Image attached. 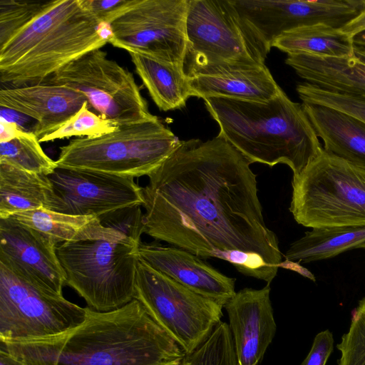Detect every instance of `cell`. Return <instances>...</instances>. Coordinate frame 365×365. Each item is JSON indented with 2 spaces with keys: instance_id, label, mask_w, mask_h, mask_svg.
<instances>
[{
  "instance_id": "cell-33",
  "label": "cell",
  "mask_w": 365,
  "mask_h": 365,
  "mask_svg": "<svg viewBox=\"0 0 365 365\" xmlns=\"http://www.w3.org/2000/svg\"><path fill=\"white\" fill-rule=\"evenodd\" d=\"M82 6L97 18L106 22L108 17L121 6L125 0H80Z\"/></svg>"
},
{
  "instance_id": "cell-26",
  "label": "cell",
  "mask_w": 365,
  "mask_h": 365,
  "mask_svg": "<svg viewBox=\"0 0 365 365\" xmlns=\"http://www.w3.org/2000/svg\"><path fill=\"white\" fill-rule=\"evenodd\" d=\"M0 163L46 175L57 168L56 161L44 153L36 135L23 130L14 139L0 143Z\"/></svg>"
},
{
  "instance_id": "cell-37",
  "label": "cell",
  "mask_w": 365,
  "mask_h": 365,
  "mask_svg": "<svg viewBox=\"0 0 365 365\" xmlns=\"http://www.w3.org/2000/svg\"><path fill=\"white\" fill-rule=\"evenodd\" d=\"M279 267H282L284 269L297 272L303 277L309 278L312 281H315V277L314 274L312 272H310L307 269L301 266L299 264V262L285 259L284 261H282L279 263Z\"/></svg>"
},
{
  "instance_id": "cell-22",
  "label": "cell",
  "mask_w": 365,
  "mask_h": 365,
  "mask_svg": "<svg viewBox=\"0 0 365 365\" xmlns=\"http://www.w3.org/2000/svg\"><path fill=\"white\" fill-rule=\"evenodd\" d=\"M56 204L48 175L0 163V219L38 209L54 211Z\"/></svg>"
},
{
  "instance_id": "cell-35",
  "label": "cell",
  "mask_w": 365,
  "mask_h": 365,
  "mask_svg": "<svg viewBox=\"0 0 365 365\" xmlns=\"http://www.w3.org/2000/svg\"><path fill=\"white\" fill-rule=\"evenodd\" d=\"M343 33L353 38L365 31V5L360 13L349 22L339 29Z\"/></svg>"
},
{
  "instance_id": "cell-21",
  "label": "cell",
  "mask_w": 365,
  "mask_h": 365,
  "mask_svg": "<svg viewBox=\"0 0 365 365\" xmlns=\"http://www.w3.org/2000/svg\"><path fill=\"white\" fill-rule=\"evenodd\" d=\"M10 217L38 231L56 245L98 240L115 242L131 238L104 225L99 217L93 215H72L38 209L16 213Z\"/></svg>"
},
{
  "instance_id": "cell-39",
  "label": "cell",
  "mask_w": 365,
  "mask_h": 365,
  "mask_svg": "<svg viewBox=\"0 0 365 365\" xmlns=\"http://www.w3.org/2000/svg\"><path fill=\"white\" fill-rule=\"evenodd\" d=\"M355 56L361 61L365 63V48L355 46L354 47Z\"/></svg>"
},
{
  "instance_id": "cell-25",
  "label": "cell",
  "mask_w": 365,
  "mask_h": 365,
  "mask_svg": "<svg viewBox=\"0 0 365 365\" xmlns=\"http://www.w3.org/2000/svg\"><path fill=\"white\" fill-rule=\"evenodd\" d=\"M365 244V226L312 229L292 242L285 259L308 263L332 258Z\"/></svg>"
},
{
  "instance_id": "cell-28",
  "label": "cell",
  "mask_w": 365,
  "mask_h": 365,
  "mask_svg": "<svg viewBox=\"0 0 365 365\" xmlns=\"http://www.w3.org/2000/svg\"><path fill=\"white\" fill-rule=\"evenodd\" d=\"M118 125L91 110L88 101L66 122L39 138V142L52 141L72 136L92 137L115 130Z\"/></svg>"
},
{
  "instance_id": "cell-15",
  "label": "cell",
  "mask_w": 365,
  "mask_h": 365,
  "mask_svg": "<svg viewBox=\"0 0 365 365\" xmlns=\"http://www.w3.org/2000/svg\"><path fill=\"white\" fill-rule=\"evenodd\" d=\"M270 291V284L259 289L244 288L223 307L228 315L237 365H258L275 336Z\"/></svg>"
},
{
  "instance_id": "cell-30",
  "label": "cell",
  "mask_w": 365,
  "mask_h": 365,
  "mask_svg": "<svg viewBox=\"0 0 365 365\" xmlns=\"http://www.w3.org/2000/svg\"><path fill=\"white\" fill-rule=\"evenodd\" d=\"M336 347L341 352L338 365H365V297L359 302L349 329Z\"/></svg>"
},
{
  "instance_id": "cell-34",
  "label": "cell",
  "mask_w": 365,
  "mask_h": 365,
  "mask_svg": "<svg viewBox=\"0 0 365 365\" xmlns=\"http://www.w3.org/2000/svg\"><path fill=\"white\" fill-rule=\"evenodd\" d=\"M0 120L15 123L23 131L36 135L38 123L34 118L12 109L0 106Z\"/></svg>"
},
{
  "instance_id": "cell-7",
  "label": "cell",
  "mask_w": 365,
  "mask_h": 365,
  "mask_svg": "<svg viewBox=\"0 0 365 365\" xmlns=\"http://www.w3.org/2000/svg\"><path fill=\"white\" fill-rule=\"evenodd\" d=\"M289 206L295 221L312 229L365 226V169L327 152L293 177Z\"/></svg>"
},
{
  "instance_id": "cell-19",
  "label": "cell",
  "mask_w": 365,
  "mask_h": 365,
  "mask_svg": "<svg viewBox=\"0 0 365 365\" xmlns=\"http://www.w3.org/2000/svg\"><path fill=\"white\" fill-rule=\"evenodd\" d=\"M192 96L202 99L222 97L267 102L282 88L265 64L235 68L209 76L189 78Z\"/></svg>"
},
{
  "instance_id": "cell-18",
  "label": "cell",
  "mask_w": 365,
  "mask_h": 365,
  "mask_svg": "<svg viewBox=\"0 0 365 365\" xmlns=\"http://www.w3.org/2000/svg\"><path fill=\"white\" fill-rule=\"evenodd\" d=\"M302 105L317 135L324 142V150L365 169V122L325 106Z\"/></svg>"
},
{
  "instance_id": "cell-32",
  "label": "cell",
  "mask_w": 365,
  "mask_h": 365,
  "mask_svg": "<svg viewBox=\"0 0 365 365\" xmlns=\"http://www.w3.org/2000/svg\"><path fill=\"white\" fill-rule=\"evenodd\" d=\"M334 338L329 330L318 333L312 348L301 365H325L333 351Z\"/></svg>"
},
{
  "instance_id": "cell-4",
  "label": "cell",
  "mask_w": 365,
  "mask_h": 365,
  "mask_svg": "<svg viewBox=\"0 0 365 365\" xmlns=\"http://www.w3.org/2000/svg\"><path fill=\"white\" fill-rule=\"evenodd\" d=\"M109 24L80 0H56L0 46L4 87L40 83L64 66L110 42Z\"/></svg>"
},
{
  "instance_id": "cell-14",
  "label": "cell",
  "mask_w": 365,
  "mask_h": 365,
  "mask_svg": "<svg viewBox=\"0 0 365 365\" xmlns=\"http://www.w3.org/2000/svg\"><path fill=\"white\" fill-rule=\"evenodd\" d=\"M56 246L38 231L11 217L0 219V263L25 281L63 295L66 278Z\"/></svg>"
},
{
  "instance_id": "cell-38",
  "label": "cell",
  "mask_w": 365,
  "mask_h": 365,
  "mask_svg": "<svg viewBox=\"0 0 365 365\" xmlns=\"http://www.w3.org/2000/svg\"><path fill=\"white\" fill-rule=\"evenodd\" d=\"M0 365H24L16 357L10 354L4 346H0Z\"/></svg>"
},
{
  "instance_id": "cell-29",
  "label": "cell",
  "mask_w": 365,
  "mask_h": 365,
  "mask_svg": "<svg viewBox=\"0 0 365 365\" xmlns=\"http://www.w3.org/2000/svg\"><path fill=\"white\" fill-rule=\"evenodd\" d=\"M51 1L0 0V46L41 14Z\"/></svg>"
},
{
  "instance_id": "cell-31",
  "label": "cell",
  "mask_w": 365,
  "mask_h": 365,
  "mask_svg": "<svg viewBox=\"0 0 365 365\" xmlns=\"http://www.w3.org/2000/svg\"><path fill=\"white\" fill-rule=\"evenodd\" d=\"M296 90L303 103L337 109L365 122V98L327 91L306 82L299 83Z\"/></svg>"
},
{
  "instance_id": "cell-20",
  "label": "cell",
  "mask_w": 365,
  "mask_h": 365,
  "mask_svg": "<svg viewBox=\"0 0 365 365\" xmlns=\"http://www.w3.org/2000/svg\"><path fill=\"white\" fill-rule=\"evenodd\" d=\"M286 64L304 82L319 88L365 98V63L350 58L288 54Z\"/></svg>"
},
{
  "instance_id": "cell-23",
  "label": "cell",
  "mask_w": 365,
  "mask_h": 365,
  "mask_svg": "<svg viewBox=\"0 0 365 365\" xmlns=\"http://www.w3.org/2000/svg\"><path fill=\"white\" fill-rule=\"evenodd\" d=\"M135 71L160 110L185 106L192 96L189 78L182 66L138 52H128Z\"/></svg>"
},
{
  "instance_id": "cell-5",
  "label": "cell",
  "mask_w": 365,
  "mask_h": 365,
  "mask_svg": "<svg viewBox=\"0 0 365 365\" xmlns=\"http://www.w3.org/2000/svg\"><path fill=\"white\" fill-rule=\"evenodd\" d=\"M181 140L155 118L119 125L110 133L78 137L60 148L57 168L125 178L148 176Z\"/></svg>"
},
{
  "instance_id": "cell-16",
  "label": "cell",
  "mask_w": 365,
  "mask_h": 365,
  "mask_svg": "<svg viewBox=\"0 0 365 365\" xmlns=\"http://www.w3.org/2000/svg\"><path fill=\"white\" fill-rule=\"evenodd\" d=\"M138 256L190 290L224 307L235 294V278L227 277L197 255L175 246L140 243Z\"/></svg>"
},
{
  "instance_id": "cell-40",
  "label": "cell",
  "mask_w": 365,
  "mask_h": 365,
  "mask_svg": "<svg viewBox=\"0 0 365 365\" xmlns=\"http://www.w3.org/2000/svg\"><path fill=\"white\" fill-rule=\"evenodd\" d=\"M361 249H365V244L361 247Z\"/></svg>"
},
{
  "instance_id": "cell-17",
  "label": "cell",
  "mask_w": 365,
  "mask_h": 365,
  "mask_svg": "<svg viewBox=\"0 0 365 365\" xmlns=\"http://www.w3.org/2000/svg\"><path fill=\"white\" fill-rule=\"evenodd\" d=\"M88 101L71 88L41 82L18 87H1L0 106L28 115L38 123L36 137L58 128Z\"/></svg>"
},
{
  "instance_id": "cell-1",
  "label": "cell",
  "mask_w": 365,
  "mask_h": 365,
  "mask_svg": "<svg viewBox=\"0 0 365 365\" xmlns=\"http://www.w3.org/2000/svg\"><path fill=\"white\" fill-rule=\"evenodd\" d=\"M252 163L222 135L181 140L143 187L144 233L202 259L222 251L256 253L278 269Z\"/></svg>"
},
{
  "instance_id": "cell-27",
  "label": "cell",
  "mask_w": 365,
  "mask_h": 365,
  "mask_svg": "<svg viewBox=\"0 0 365 365\" xmlns=\"http://www.w3.org/2000/svg\"><path fill=\"white\" fill-rule=\"evenodd\" d=\"M180 365H237L228 324L220 322L207 339Z\"/></svg>"
},
{
  "instance_id": "cell-2",
  "label": "cell",
  "mask_w": 365,
  "mask_h": 365,
  "mask_svg": "<svg viewBox=\"0 0 365 365\" xmlns=\"http://www.w3.org/2000/svg\"><path fill=\"white\" fill-rule=\"evenodd\" d=\"M86 312L71 329L0 346L24 365H180L185 356L135 299L115 310Z\"/></svg>"
},
{
  "instance_id": "cell-11",
  "label": "cell",
  "mask_w": 365,
  "mask_h": 365,
  "mask_svg": "<svg viewBox=\"0 0 365 365\" xmlns=\"http://www.w3.org/2000/svg\"><path fill=\"white\" fill-rule=\"evenodd\" d=\"M188 0H125L106 19L110 43L182 66Z\"/></svg>"
},
{
  "instance_id": "cell-12",
  "label": "cell",
  "mask_w": 365,
  "mask_h": 365,
  "mask_svg": "<svg viewBox=\"0 0 365 365\" xmlns=\"http://www.w3.org/2000/svg\"><path fill=\"white\" fill-rule=\"evenodd\" d=\"M83 308L41 289L0 263V341L56 335L79 325Z\"/></svg>"
},
{
  "instance_id": "cell-13",
  "label": "cell",
  "mask_w": 365,
  "mask_h": 365,
  "mask_svg": "<svg viewBox=\"0 0 365 365\" xmlns=\"http://www.w3.org/2000/svg\"><path fill=\"white\" fill-rule=\"evenodd\" d=\"M48 177L57 197L55 212L101 217L144 202L134 178L60 168Z\"/></svg>"
},
{
  "instance_id": "cell-6",
  "label": "cell",
  "mask_w": 365,
  "mask_h": 365,
  "mask_svg": "<svg viewBox=\"0 0 365 365\" xmlns=\"http://www.w3.org/2000/svg\"><path fill=\"white\" fill-rule=\"evenodd\" d=\"M186 37L188 78L262 66L269 53L230 0H188Z\"/></svg>"
},
{
  "instance_id": "cell-24",
  "label": "cell",
  "mask_w": 365,
  "mask_h": 365,
  "mask_svg": "<svg viewBox=\"0 0 365 365\" xmlns=\"http://www.w3.org/2000/svg\"><path fill=\"white\" fill-rule=\"evenodd\" d=\"M288 54L350 58L355 56L353 38L339 29L326 24L300 27L287 31L272 44Z\"/></svg>"
},
{
  "instance_id": "cell-9",
  "label": "cell",
  "mask_w": 365,
  "mask_h": 365,
  "mask_svg": "<svg viewBox=\"0 0 365 365\" xmlns=\"http://www.w3.org/2000/svg\"><path fill=\"white\" fill-rule=\"evenodd\" d=\"M134 299L185 355L204 343L222 322V305L190 290L140 257Z\"/></svg>"
},
{
  "instance_id": "cell-36",
  "label": "cell",
  "mask_w": 365,
  "mask_h": 365,
  "mask_svg": "<svg viewBox=\"0 0 365 365\" xmlns=\"http://www.w3.org/2000/svg\"><path fill=\"white\" fill-rule=\"evenodd\" d=\"M0 143L16 138L22 130L15 123L0 120Z\"/></svg>"
},
{
  "instance_id": "cell-10",
  "label": "cell",
  "mask_w": 365,
  "mask_h": 365,
  "mask_svg": "<svg viewBox=\"0 0 365 365\" xmlns=\"http://www.w3.org/2000/svg\"><path fill=\"white\" fill-rule=\"evenodd\" d=\"M43 82L81 93L91 110L118 125L155 117L149 111L133 73L109 59L101 48L68 63Z\"/></svg>"
},
{
  "instance_id": "cell-8",
  "label": "cell",
  "mask_w": 365,
  "mask_h": 365,
  "mask_svg": "<svg viewBox=\"0 0 365 365\" xmlns=\"http://www.w3.org/2000/svg\"><path fill=\"white\" fill-rule=\"evenodd\" d=\"M141 242L132 238L58 244L66 285L98 312L118 309L134 299Z\"/></svg>"
},
{
  "instance_id": "cell-3",
  "label": "cell",
  "mask_w": 365,
  "mask_h": 365,
  "mask_svg": "<svg viewBox=\"0 0 365 365\" xmlns=\"http://www.w3.org/2000/svg\"><path fill=\"white\" fill-rule=\"evenodd\" d=\"M203 100L219 125V134L251 163L285 164L295 177L323 150L302 105L282 89L267 102L222 97Z\"/></svg>"
}]
</instances>
